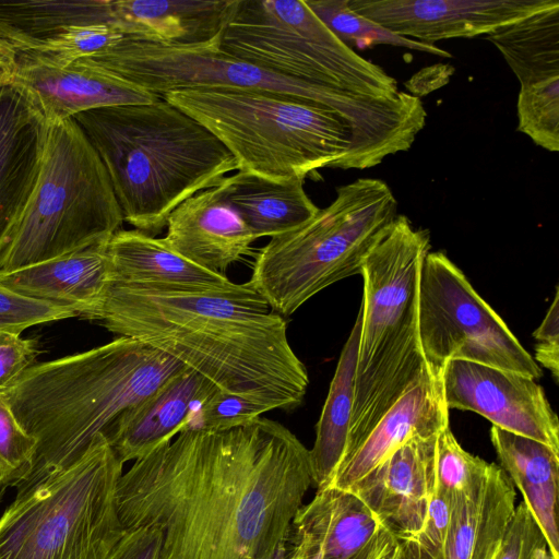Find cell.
Masks as SVG:
<instances>
[{"mask_svg": "<svg viewBox=\"0 0 559 559\" xmlns=\"http://www.w3.org/2000/svg\"><path fill=\"white\" fill-rule=\"evenodd\" d=\"M78 316L70 307L21 295L0 283V332L21 335L33 325Z\"/></svg>", "mask_w": 559, "mask_h": 559, "instance_id": "cell-35", "label": "cell"}, {"mask_svg": "<svg viewBox=\"0 0 559 559\" xmlns=\"http://www.w3.org/2000/svg\"><path fill=\"white\" fill-rule=\"evenodd\" d=\"M160 542L156 526L128 527L108 559H159Z\"/></svg>", "mask_w": 559, "mask_h": 559, "instance_id": "cell-40", "label": "cell"}, {"mask_svg": "<svg viewBox=\"0 0 559 559\" xmlns=\"http://www.w3.org/2000/svg\"><path fill=\"white\" fill-rule=\"evenodd\" d=\"M218 389L186 368L144 402L123 412L103 433L124 464L173 439L192 413Z\"/></svg>", "mask_w": 559, "mask_h": 559, "instance_id": "cell-20", "label": "cell"}, {"mask_svg": "<svg viewBox=\"0 0 559 559\" xmlns=\"http://www.w3.org/2000/svg\"><path fill=\"white\" fill-rule=\"evenodd\" d=\"M312 485L309 450L258 417L181 429L122 473L116 501L124 528H159V559H273Z\"/></svg>", "mask_w": 559, "mask_h": 559, "instance_id": "cell-1", "label": "cell"}, {"mask_svg": "<svg viewBox=\"0 0 559 559\" xmlns=\"http://www.w3.org/2000/svg\"><path fill=\"white\" fill-rule=\"evenodd\" d=\"M304 183V178L275 180L238 170L215 187L258 239L290 231L317 214Z\"/></svg>", "mask_w": 559, "mask_h": 559, "instance_id": "cell-25", "label": "cell"}, {"mask_svg": "<svg viewBox=\"0 0 559 559\" xmlns=\"http://www.w3.org/2000/svg\"><path fill=\"white\" fill-rule=\"evenodd\" d=\"M123 216L108 173L73 118L47 123L29 201L0 251L9 272L108 242Z\"/></svg>", "mask_w": 559, "mask_h": 559, "instance_id": "cell-9", "label": "cell"}, {"mask_svg": "<svg viewBox=\"0 0 559 559\" xmlns=\"http://www.w3.org/2000/svg\"><path fill=\"white\" fill-rule=\"evenodd\" d=\"M110 283L185 290H226L237 283L182 257L163 238L120 229L107 245Z\"/></svg>", "mask_w": 559, "mask_h": 559, "instance_id": "cell-23", "label": "cell"}, {"mask_svg": "<svg viewBox=\"0 0 559 559\" xmlns=\"http://www.w3.org/2000/svg\"><path fill=\"white\" fill-rule=\"evenodd\" d=\"M558 0H348L349 7L389 31L433 44L487 35Z\"/></svg>", "mask_w": 559, "mask_h": 559, "instance_id": "cell-14", "label": "cell"}, {"mask_svg": "<svg viewBox=\"0 0 559 559\" xmlns=\"http://www.w3.org/2000/svg\"><path fill=\"white\" fill-rule=\"evenodd\" d=\"M448 426L441 374L428 368L342 461L329 486L348 489L412 437L438 435Z\"/></svg>", "mask_w": 559, "mask_h": 559, "instance_id": "cell-18", "label": "cell"}, {"mask_svg": "<svg viewBox=\"0 0 559 559\" xmlns=\"http://www.w3.org/2000/svg\"><path fill=\"white\" fill-rule=\"evenodd\" d=\"M219 48L270 72L377 99L396 80L334 35L305 0H234Z\"/></svg>", "mask_w": 559, "mask_h": 559, "instance_id": "cell-11", "label": "cell"}, {"mask_svg": "<svg viewBox=\"0 0 559 559\" xmlns=\"http://www.w3.org/2000/svg\"><path fill=\"white\" fill-rule=\"evenodd\" d=\"M17 62V52L13 45L0 35V82L11 83Z\"/></svg>", "mask_w": 559, "mask_h": 559, "instance_id": "cell-42", "label": "cell"}, {"mask_svg": "<svg viewBox=\"0 0 559 559\" xmlns=\"http://www.w3.org/2000/svg\"><path fill=\"white\" fill-rule=\"evenodd\" d=\"M536 364L549 370L557 381L559 376V290L556 293L539 326L533 333Z\"/></svg>", "mask_w": 559, "mask_h": 559, "instance_id": "cell-39", "label": "cell"}, {"mask_svg": "<svg viewBox=\"0 0 559 559\" xmlns=\"http://www.w3.org/2000/svg\"><path fill=\"white\" fill-rule=\"evenodd\" d=\"M382 526L354 492L328 486L299 508L290 531L313 543L321 559H355Z\"/></svg>", "mask_w": 559, "mask_h": 559, "instance_id": "cell-26", "label": "cell"}, {"mask_svg": "<svg viewBox=\"0 0 559 559\" xmlns=\"http://www.w3.org/2000/svg\"><path fill=\"white\" fill-rule=\"evenodd\" d=\"M108 242L21 267L0 271V283L31 298L74 309L92 319L110 283Z\"/></svg>", "mask_w": 559, "mask_h": 559, "instance_id": "cell-21", "label": "cell"}, {"mask_svg": "<svg viewBox=\"0 0 559 559\" xmlns=\"http://www.w3.org/2000/svg\"><path fill=\"white\" fill-rule=\"evenodd\" d=\"M162 97L173 91L228 88L300 97L337 112L350 127L358 169L408 151L424 129L419 97L400 91L377 99L270 72L224 52L218 44L180 46L123 38L96 56L78 60Z\"/></svg>", "mask_w": 559, "mask_h": 559, "instance_id": "cell-5", "label": "cell"}, {"mask_svg": "<svg viewBox=\"0 0 559 559\" xmlns=\"http://www.w3.org/2000/svg\"><path fill=\"white\" fill-rule=\"evenodd\" d=\"M497 559H554L540 527L523 501L515 506Z\"/></svg>", "mask_w": 559, "mask_h": 559, "instance_id": "cell-36", "label": "cell"}, {"mask_svg": "<svg viewBox=\"0 0 559 559\" xmlns=\"http://www.w3.org/2000/svg\"><path fill=\"white\" fill-rule=\"evenodd\" d=\"M209 129L238 170L270 179H319V169H358L350 127L334 110L290 95L191 88L162 96Z\"/></svg>", "mask_w": 559, "mask_h": 559, "instance_id": "cell-7", "label": "cell"}, {"mask_svg": "<svg viewBox=\"0 0 559 559\" xmlns=\"http://www.w3.org/2000/svg\"><path fill=\"white\" fill-rule=\"evenodd\" d=\"M498 557V556H497ZM497 559V558H496Z\"/></svg>", "mask_w": 559, "mask_h": 559, "instance_id": "cell-46", "label": "cell"}, {"mask_svg": "<svg viewBox=\"0 0 559 559\" xmlns=\"http://www.w3.org/2000/svg\"><path fill=\"white\" fill-rule=\"evenodd\" d=\"M490 440L513 486L540 527L554 559H559L557 523L559 453L534 439L491 426Z\"/></svg>", "mask_w": 559, "mask_h": 559, "instance_id": "cell-24", "label": "cell"}, {"mask_svg": "<svg viewBox=\"0 0 559 559\" xmlns=\"http://www.w3.org/2000/svg\"><path fill=\"white\" fill-rule=\"evenodd\" d=\"M311 11L343 43L368 48L376 45H391L420 52L451 58L452 55L435 44L417 41L397 35L372 20L355 12L348 0H305Z\"/></svg>", "mask_w": 559, "mask_h": 559, "instance_id": "cell-29", "label": "cell"}, {"mask_svg": "<svg viewBox=\"0 0 559 559\" xmlns=\"http://www.w3.org/2000/svg\"><path fill=\"white\" fill-rule=\"evenodd\" d=\"M4 488L0 486V502L2 501L3 495H4Z\"/></svg>", "mask_w": 559, "mask_h": 559, "instance_id": "cell-45", "label": "cell"}, {"mask_svg": "<svg viewBox=\"0 0 559 559\" xmlns=\"http://www.w3.org/2000/svg\"><path fill=\"white\" fill-rule=\"evenodd\" d=\"M453 498L435 489L421 530L401 539L415 559H440L448 534Z\"/></svg>", "mask_w": 559, "mask_h": 559, "instance_id": "cell-37", "label": "cell"}, {"mask_svg": "<svg viewBox=\"0 0 559 559\" xmlns=\"http://www.w3.org/2000/svg\"><path fill=\"white\" fill-rule=\"evenodd\" d=\"M92 320L173 356L221 391L275 409L298 407L309 386L286 319L250 282L226 290L109 283Z\"/></svg>", "mask_w": 559, "mask_h": 559, "instance_id": "cell-2", "label": "cell"}, {"mask_svg": "<svg viewBox=\"0 0 559 559\" xmlns=\"http://www.w3.org/2000/svg\"><path fill=\"white\" fill-rule=\"evenodd\" d=\"M397 216L388 183L358 178L336 188V198L297 228L272 237L254 257L250 284L286 318L311 297L362 264Z\"/></svg>", "mask_w": 559, "mask_h": 559, "instance_id": "cell-8", "label": "cell"}, {"mask_svg": "<svg viewBox=\"0 0 559 559\" xmlns=\"http://www.w3.org/2000/svg\"><path fill=\"white\" fill-rule=\"evenodd\" d=\"M289 555L287 559H321L318 547L289 530Z\"/></svg>", "mask_w": 559, "mask_h": 559, "instance_id": "cell-43", "label": "cell"}, {"mask_svg": "<svg viewBox=\"0 0 559 559\" xmlns=\"http://www.w3.org/2000/svg\"><path fill=\"white\" fill-rule=\"evenodd\" d=\"M355 559H415L405 544L382 526Z\"/></svg>", "mask_w": 559, "mask_h": 559, "instance_id": "cell-41", "label": "cell"}, {"mask_svg": "<svg viewBox=\"0 0 559 559\" xmlns=\"http://www.w3.org/2000/svg\"><path fill=\"white\" fill-rule=\"evenodd\" d=\"M429 248V231L397 214L362 264L361 325L344 459L429 368L418 331L420 272Z\"/></svg>", "mask_w": 559, "mask_h": 559, "instance_id": "cell-6", "label": "cell"}, {"mask_svg": "<svg viewBox=\"0 0 559 559\" xmlns=\"http://www.w3.org/2000/svg\"><path fill=\"white\" fill-rule=\"evenodd\" d=\"M11 84L27 97L47 123L97 108L150 103L159 98L131 82L80 61L53 67L17 56Z\"/></svg>", "mask_w": 559, "mask_h": 559, "instance_id": "cell-16", "label": "cell"}, {"mask_svg": "<svg viewBox=\"0 0 559 559\" xmlns=\"http://www.w3.org/2000/svg\"><path fill=\"white\" fill-rule=\"evenodd\" d=\"M36 441L0 396V486L17 488L31 474Z\"/></svg>", "mask_w": 559, "mask_h": 559, "instance_id": "cell-33", "label": "cell"}, {"mask_svg": "<svg viewBox=\"0 0 559 559\" xmlns=\"http://www.w3.org/2000/svg\"><path fill=\"white\" fill-rule=\"evenodd\" d=\"M518 130L549 151H559V76L523 85L518 102Z\"/></svg>", "mask_w": 559, "mask_h": 559, "instance_id": "cell-31", "label": "cell"}, {"mask_svg": "<svg viewBox=\"0 0 559 559\" xmlns=\"http://www.w3.org/2000/svg\"><path fill=\"white\" fill-rule=\"evenodd\" d=\"M186 368L127 336L27 368L0 392L36 441L32 472L16 489L72 465L123 412Z\"/></svg>", "mask_w": 559, "mask_h": 559, "instance_id": "cell-3", "label": "cell"}, {"mask_svg": "<svg viewBox=\"0 0 559 559\" xmlns=\"http://www.w3.org/2000/svg\"><path fill=\"white\" fill-rule=\"evenodd\" d=\"M37 354L35 340L0 332V392L34 365Z\"/></svg>", "mask_w": 559, "mask_h": 559, "instance_id": "cell-38", "label": "cell"}, {"mask_svg": "<svg viewBox=\"0 0 559 559\" xmlns=\"http://www.w3.org/2000/svg\"><path fill=\"white\" fill-rule=\"evenodd\" d=\"M166 228L163 239L173 250L216 273L251 254L257 240L216 187L179 204L170 213Z\"/></svg>", "mask_w": 559, "mask_h": 559, "instance_id": "cell-19", "label": "cell"}, {"mask_svg": "<svg viewBox=\"0 0 559 559\" xmlns=\"http://www.w3.org/2000/svg\"><path fill=\"white\" fill-rule=\"evenodd\" d=\"M273 409L275 407L267 402L217 390L192 413L183 428L226 430Z\"/></svg>", "mask_w": 559, "mask_h": 559, "instance_id": "cell-34", "label": "cell"}, {"mask_svg": "<svg viewBox=\"0 0 559 559\" xmlns=\"http://www.w3.org/2000/svg\"><path fill=\"white\" fill-rule=\"evenodd\" d=\"M361 325L360 310L343 346L330 384L320 418L316 426V439L309 450L313 486H329L346 453L350 431L358 343Z\"/></svg>", "mask_w": 559, "mask_h": 559, "instance_id": "cell-27", "label": "cell"}, {"mask_svg": "<svg viewBox=\"0 0 559 559\" xmlns=\"http://www.w3.org/2000/svg\"><path fill=\"white\" fill-rule=\"evenodd\" d=\"M47 122L13 84L0 82V251L33 193Z\"/></svg>", "mask_w": 559, "mask_h": 559, "instance_id": "cell-17", "label": "cell"}, {"mask_svg": "<svg viewBox=\"0 0 559 559\" xmlns=\"http://www.w3.org/2000/svg\"><path fill=\"white\" fill-rule=\"evenodd\" d=\"M418 331L433 373L451 360L512 371L533 380L542 368L501 317L443 252H428L419 281Z\"/></svg>", "mask_w": 559, "mask_h": 559, "instance_id": "cell-12", "label": "cell"}, {"mask_svg": "<svg viewBox=\"0 0 559 559\" xmlns=\"http://www.w3.org/2000/svg\"><path fill=\"white\" fill-rule=\"evenodd\" d=\"M490 463L465 451L450 427L437 438L435 480L436 490L451 498L463 495L479 485Z\"/></svg>", "mask_w": 559, "mask_h": 559, "instance_id": "cell-32", "label": "cell"}, {"mask_svg": "<svg viewBox=\"0 0 559 559\" xmlns=\"http://www.w3.org/2000/svg\"><path fill=\"white\" fill-rule=\"evenodd\" d=\"M513 484L495 463L485 479L453 498L440 559H496L515 509Z\"/></svg>", "mask_w": 559, "mask_h": 559, "instance_id": "cell-22", "label": "cell"}, {"mask_svg": "<svg viewBox=\"0 0 559 559\" xmlns=\"http://www.w3.org/2000/svg\"><path fill=\"white\" fill-rule=\"evenodd\" d=\"M124 36L102 24L67 27L47 38L12 44L17 56L53 67H66L120 43Z\"/></svg>", "mask_w": 559, "mask_h": 559, "instance_id": "cell-30", "label": "cell"}, {"mask_svg": "<svg viewBox=\"0 0 559 559\" xmlns=\"http://www.w3.org/2000/svg\"><path fill=\"white\" fill-rule=\"evenodd\" d=\"M520 86L559 76V1L485 36Z\"/></svg>", "mask_w": 559, "mask_h": 559, "instance_id": "cell-28", "label": "cell"}, {"mask_svg": "<svg viewBox=\"0 0 559 559\" xmlns=\"http://www.w3.org/2000/svg\"><path fill=\"white\" fill-rule=\"evenodd\" d=\"M122 468L99 433L72 465L16 489L0 516V559H108L124 533L116 501Z\"/></svg>", "mask_w": 559, "mask_h": 559, "instance_id": "cell-10", "label": "cell"}, {"mask_svg": "<svg viewBox=\"0 0 559 559\" xmlns=\"http://www.w3.org/2000/svg\"><path fill=\"white\" fill-rule=\"evenodd\" d=\"M73 119L108 173L123 221L153 237L179 204L238 169L209 129L163 97Z\"/></svg>", "mask_w": 559, "mask_h": 559, "instance_id": "cell-4", "label": "cell"}, {"mask_svg": "<svg viewBox=\"0 0 559 559\" xmlns=\"http://www.w3.org/2000/svg\"><path fill=\"white\" fill-rule=\"evenodd\" d=\"M441 380L449 409L477 413L495 427L534 439L559 453V420L535 380L465 360L447 362Z\"/></svg>", "mask_w": 559, "mask_h": 559, "instance_id": "cell-13", "label": "cell"}, {"mask_svg": "<svg viewBox=\"0 0 559 559\" xmlns=\"http://www.w3.org/2000/svg\"><path fill=\"white\" fill-rule=\"evenodd\" d=\"M438 435L412 437L346 489L400 539L411 538L424 526L436 488Z\"/></svg>", "mask_w": 559, "mask_h": 559, "instance_id": "cell-15", "label": "cell"}, {"mask_svg": "<svg viewBox=\"0 0 559 559\" xmlns=\"http://www.w3.org/2000/svg\"><path fill=\"white\" fill-rule=\"evenodd\" d=\"M289 548H290V544H289V533H288L287 537L278 546V549H277L276 554L274 555L273 559H287L288 555H289Z\"/></svg>", "mask_w": 559, "mask_h": 559, "instance_id": "cell-44", "label": "cell"}]
</instances>
